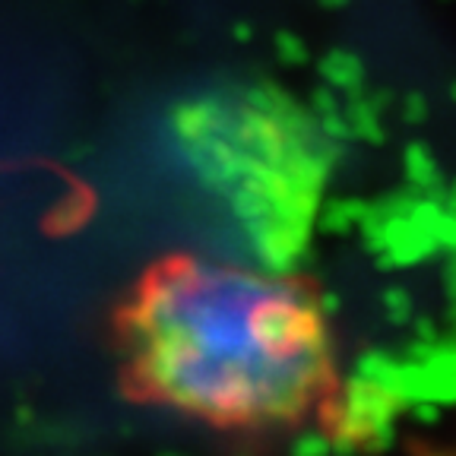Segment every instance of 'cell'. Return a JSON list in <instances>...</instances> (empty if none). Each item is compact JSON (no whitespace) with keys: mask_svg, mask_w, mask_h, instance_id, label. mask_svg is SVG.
I'll return each instance as SVG.
<instances>
[{"mask_svg":"<svg viewBox=\"0 0 456 456\" xmlns=\"http://www.w3.org/2000/svg\"><path fill=\"white\" fill-rule=\"evenodd\" d=\"M114 339L130 396L222 431L295 428L339 390L327 307L270 266L168 256L134 285Z\"/></svg>","mask_w":456,"mask_h":456,"instance_id":"obj_1","label":"cell"}]
</instances>
